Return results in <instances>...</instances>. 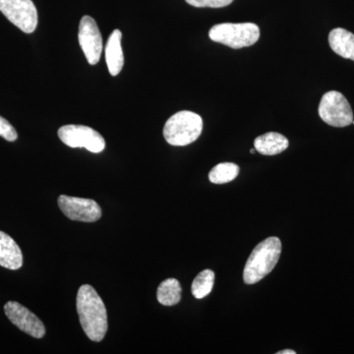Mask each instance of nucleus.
<instances>
[{"instance_id": "obj_1", "label": "nucleus", "mask_w": 354, "mask_h": 354, "mask_svg": "<svg viewBox=\"0 0 354 354\" xmlns=\"http://www.w3.org/2000/svg\"><path fill=\"white\" fill-rule=\"evenodd\" d=\"M76 307L81 326L88 339L95 342L102 341L108 332V313L93 286L84 285L79 288Z\"/></svg>"}, {"instance_id": "obj_2", "label": "nucleus", "mask_w": 354, "mask_h": 354, "mask_svg": "<svg viewBox=\"0 0 354 354\" xmlns=\"http://www.w3.org/2000/svg\"><path fill=\"white\" fill-rule=\"evenodd\" d=\"M281 242L278 237H269L254 248L243 271L244 283L254 285L270 274L278 264Z\"/></svg>"}, {"instance_id": "obj_3", "label": "nucleus", "mask_w": 354, "mask_h": 354, "mask_svg": "<svg viewBox=\"0 0 354 354\" xmlns=\"http://www.w3.org/2000/svg\"><path fill=\"white\" fill-rule=\"evenodd\" d=\"M203 120L192 111H178L169 118L164 127L165 141L171 146H187L199 138Z\"/></svg>"}, {"instance_id": "obj_4", "label": "nucleus", "mask_w": 354, "mask_h": 354, "mask_svg": "<svg viewBox=\"0 0 354 354\" xmlns=\"http://www.w3.org/2000/svg\"><path fill=\"white\" fill-rule=\"evenodd\" d=\"M209 37L215 43H220L239 50L257 43L260 38V29L253 23H223L213 26L209 32Z\"/></svg>"}, {"instance_id": "obj_5", "label": "nucleus", "mask_w": 354, "mask_h": 354, "mask_svg": "<svg viewBox=\"0 0 354 354\" xmlns=\"http://www.w3.org/2000/svg\"><path fill=\"white\" fill-rule=\"evenodd\" d=\"M321 120L333 127H346L353 121L351 104L344 95L337 91L326 93L319 104Z\"/></svg>"}, {"instance_id": "obj_6", "label": "nucleus", "mask_w": 354, "mask_h": 354, "mask_svg": "<svg viewBox=\"0 0 354 354\" xmlns=\"http://www.w3.org/2000/svg\"><path fill=\"white\" fill-rule=\"evenodd\" d=\"M0 12L26 34L38 26V10L32 0H0Z\"/></svg>"}, {"instance_id": "obj_7", "label": "nucleus", "mask_w": 354, "mask_h": 354, "mask_svg": "<svg viewBox=\"0 0 354 354\" xmlns=\"http://www.w3.org/2000/svg\"><path fill=\"white\" fill-rule=\"evenodd\" d=\"M58 137L70 148H86L90 152L101 153L106 148V141L99 132L84 125H65L58 129Z\"/></svg>"}, {"instance_id": "obj_8", "label": "nucleus", "mask_w": 354, "mask_h": 354, "mask_svg": "<svg viewBox=\"0 0 354 354\" xmlns=\"http://www.w3.org/2000/svg\"><path fill=\"white\" fill-rule=\"evenodd\" d=\"M60 211L72 221L94 223L102 218V209L94 200L60 195L58 197Z\"/></svg>"}, {"instance_id": "obj_9", "label": "nucleus", "mask_w": 354, "mask_h": 354, "mask_svg": "<svg viewBox=\"0 0 354 354\" xmlns=\"http://www.w3.org/2000/svg\"><path fill=\"white\" fill-rule=\"evenodd\" d=\"M4 313L18 329L36 339H41L46 335V327L39 317L16 301H8L4 305Z\"/></svg>"}, {"instance_id": "obj_10", "label": "nucleus", "mask_w": 354, "mask_h": 354, "mask_svg": "<svg viewBox=\"0 0 354 354\" xmlns=\"http://www.w3.org/2000/svg\"><path fill=\"white\" fill-rule=\"evenodd\" d=\"M79 44L88 64L95 65L101 59L102 38L94 18L84 16L79 25Z\"/></svg>"}, {"instance_id": "obj_11", "label": "nucleus", "mask_w": 354, "mask_h": 354, "mask_svg": "<svg viewBox=\"0 0 354 354\" xmlns=\"http://www.w3.org/2000/svg\"><path fill=\"white\" fill-rule=\"evenodd\" d=\"M0 266L13 271L23 266V253L19 245L3 232H0Z\"/></svg>"}, {"instance_id": "obj_12", "label": "nucleus", "mask_w": 354, "mask_h": 354, "mask_svg": "<svg viewBox=\"0 0 354 354\" xmlns=\"http://www.w3.org/2000/svg\"><path fill=\"white\" fill-rule=\"evenodd\" d=\"M121 39H122V34L120 30H114L109 36L106 46V62L109 73L113 76H118L124 65Z\"/></svg>"}, {"instance_id": "obj_13", "label": "nucleus", "mask_w": 354, "mask_h": 354, "mask_svg": "<svg viewBox=\"0 0 354 354\" xmlns=\"http://www.w3.org/2000/svg\"><path fill=\"white\" fill-rule=\"evenodd\" d=\"M290 145L288 138L277 132L266 133L254 141V148L264 156H274L283 153Z\"/></svg>"}, {"instance_id": "obj_14", "label": "nucleus", "mask_w": 354, "mask_h": 354, "mask_svg": "<svg viewBox=\"0 0 354 354\" xmlns=\"http://www.w3.org/2000/svg\"><path fill=\"white\" fill-rule=\"evenodd\" d=\"M330 48L337 55L354 62V35L342 28L330 31L329 35Z\"/></svg>"}, {"instance_id": "obj_15", "label": "nucleus", "mask_w": 354, "mask_h": 354, "mask_svg": "<svg viewBox=\"0 0 354 354\" xmlns=\"http://www.w3.org/2000/svg\"><path fill=\"white\" fill-rule=\"evenodd\" d=\"M181 286L176 279H167L158 286V301L165 306H174L181 300Z\"/></svg>"}, {"instance_id": "obj_16", "label": "nucleus", "mask_w": 354, "mask_h": 354, "mask_svg": "<svg viewBox=\"0 0 354 354\" xmlns=\"http://www.w3.org/2000/svg\"><path fill=\"white\" fill-rule=\"evenodd\" d=\"M239 174V167L234 162H221L212 169L209 179L214 184H225L234 180Z\"/></svg>"}, {"instance_id": "obj_17", "label": "nucleus", "mask_w": 354, "mask_h": 354, "mask_svg": "<svg viewBox=\"0 0 354 354\" xmlns=\"http://www.w3.org/2000/svg\"><path fill=\"white\" fill-rule=\"evenodd\" d=\"M215 283V272L212 270H204L194 279L192 283V295L197 299H202L209 295Z\"/></svg>"}, {"instance_id": "obj_18", "label": "nucleus", "mask_w": 354, "mask_h": 354, "mask_svg": "<svg viewBox=\"0 0 354 354\" xmlns=\"http://www.w3.org/2000/svg\"><path fill=\"white\" fill-rule=\"evenodd\" d=\"M188 4L194 7H211L221 8L230 6L234 0H185Z\"/></svg>"}, {"instance_id": "obj_19", "label": "nucleus", "mask_w": 354, "mask_h": 354, "mask_svg": "<svg viewBox=\"0 0 354 354\" xmlns=\"http://www.w3.org/2000/svg\"><path fill=\"white\" fill-rule=\"evenodd\" d=\"M0 136L6 140V141L14 142L18 138L17 132L15 128L6 120L0 116Z\"/></svg>"}, {"instance_id": "obj_20", "label": "nucleus", "mask_w": 354, "mask_h": 354, "mask_svg": "<svg viewBox=\"0 0 354 354\" xmlns=\"http://www.w3.org/2000/svg\"><path fill=\"white\" fill-rule=\"evenodd\" d=\"M295 351H291V349H286V351H279L278 354H295Z\"/></svg>"}, {"instance_id": "obj_21", "label": "nucleus", "mask_w": 354, "mask_h": 354, "mask_svg": "<svg viewBox=\"0 0 354 354\" xmlns=\"http://www.w3.org/2000/svg\"><path fill=\"white\" fill-rule=\"evenodd\" d=\"M255 152H256V149L255 148L251 149V150H250V153H255Z\"/></svg>"}, {"instance_id": "obj_22", "label": "nucleus", "mask_w": 354, "mask_h": 354, "mask_svg": "<svg viewBox=\"0 0 354 354\" xmlns=\"http://www.w3.org/2000/svg\"><path fill=\"white\" fill-rule=\"evenodd\" d=\"M353 124H354V121H353Z\"/></svg>"}]
</instances>
